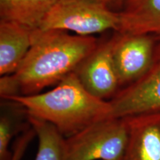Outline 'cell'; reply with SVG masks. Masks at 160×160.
<instances>
[{
  "label": "cell",
  "mask_w": 160,
  "mask_h": 160,
  "mask_svg": "<svg viewBox=\"0 0 160 160\" xmlns=\"http://www.w3.org/2000/svg\"><path fill=\"white\" fill-rule=\"evenodd\" d=\"M97 45L92 36L71 35L61 30H33L31 48L12 73L19 85L20 95L36 94L57 85L75 71Z\"/></svg>",
  "instance_id": "cell-1"
},
{
  "label": "cell",
  "mask_w": 160,
  "mask_h": 160,
  "mask_svg": "<svg viewBox=\"0 0 160 160\" xmlns=\"http://www.w3.org/2000/svg\"><path fill=\"white\" fill-rule=\"evenodd\" d=\"M4 100L19 104L26 115L51 124L67 137L108 118L111 110L110 102L89 93L74 71L45 93L17 95Z\"/></svg>",
  "instance_id": "cell-2"
},
{
  "label": "cell",
  "mask_w": 160,
  "mask_h": 160,
  "mask_svg": "<svg viewBox=\"0 0 160 160\" xmlns=\"http://www.w3.org/2000/svg\"><path fill=\"white\" fill-rule=\"evenodd\" d=\"M128 140L127 119L106 118L65 138L66 160H122Z\"/></svg>",
  "instance_id": "cell-3"
},
{
  "label": "cell",
  "mask_w": 160,
  "mask_h": 160,
  "mask_svg": "<svg viewBox=\"0 0 160 160\" xmlns=\"http://www.w3.org/2000/svg\"><path fill=\"white\" fill-rule=\"evenodd\" d=\"M119 13L97 0H58L39 29L72 31L91 36L108 30L118 31Z\"/></svg>",
  "instance_id": "cell-4"
},
{
  "label": "cell",
  "mask_w": 160,
  "mask_h": 160,
  "mask_svg": "<svg viewBox=\"0 0 160 160\" xmlns=\"http://www.w3.org/2000/svg\"><path fill=\"white\" fill-rule=\"evenodd\" d=\"M109 102L111 110L108 118L160 112V41L148 71L134 82L120 89Z\"/></svg>",
  "instance_id": "cell-5"
},
{
  "label": "cell",
  "mask_w": 160,
  "mask_h": 160,
  "mask_svg": "<svg viewBox=\"0 0 160 160\" xmlns=\"http://www.w3.org/2000/svg\"><path fill=\"white\" fill-rule=\"evenodd\" d=\"M157 40L142 33H119L114 37L112 55L121 87L134 82L148 71L154 59Z\"/></svg>",
  "instance_id": "cell-6"
},
{
  "label": "cell",
  "mask_w": 160,
  "mask_h": 160,
  "mask_svg": "<svg viewBox=\"0 0 160 160\" xmlns=\"http://www.w3.org/2000/svg\"><path fill=\"white\" fill-rule=\"evenodd\" d=\"M114 37L98 45L75 70L78 79L89 93L99 99H111L121 88L113 62Z\"/></svg>",
  "instance_id": "cell-7"
},
{
  "label": "cell",
  "mask_w": 160,
  "mask_h": 160,
  "mask_svg": "<svg viewBox=\"0 0 160 160\" xmlns=\"http://www.w3.org/2000/svg\"><path fill=\"white\" fill-rule=\"evenodd\" d=\"M125 118L128 140L122 160H160V112Z\"/></svg>",
  "instance_id": "cell-8"
},
{
  "label": "cell",
  "mask_w": 160,
  "mask_h": 160,
  "mask_svg": "<svg viewBox=\"0 0 160 160\" xmlns=\"http://www.w3.org/2000/svg\"><path fill=\"white\" fill-rule=\"evenodd\" d=\"M119 33L151 35L160 41V0H124Z\"/></svg>",
  "instance_id": "cell-9"
},
{
  "label": "cell",
  "mask_w": 160,
  "mask_h": 160,
  "mask_svg": "<svg viewBox=\"0 0 160 160\" xmlns=\"http://www.w3.org/2000/svg\"><path fill=\"white\" fill-rule=\"evenodd\" d=\"M33 30L14 22H0V74L15 73L32 44Z\"/></svg>",
  "instance_id": "cell-10"
},
{
  "label": "cell",
  "mask_w": 160,
  "mask_h": 160,
  "mask_svg": "<svg viewBox=\"0 0 160 160\" xmlns=\"http://www.w3.org/2000/svg\"><path fill=\"white\" fill-rule=\"evenodd\" d=\"M58 0H0V17L32 30L39 29Z\"/></svg>",
  "instance_id": "cell-11"
},
{
  "label": "cell",
  "mask_w": 160,
  "mask_h": 160,
  "mask_svg": "<svg viewBox=\"0 0 160 160\" xmlns=\"http://www.w3.org/2000/svg\"><path fill=\"white\" fill-rule=\"evenodd\" d=\"M26 116L38 138V148L34 160H66L65 137L51 124Z\"/></svg>",
  "instance_id": "cell-12"
},
{
  "label": "cell",
  "mask_w": 160,
  "mask_h": 160,
  "mask_svg": "<svg viewBox=\"0 0 160 160\" xmlns=\"http://www.w3.org/2000/svg\"><path fill=\"white\" fill-rule=\"evenodd\" d=\"M14 121L9 113H2L0 118V160L11 159L9 145L14 133Z\"/></svg>",
  "instance_id": "cell-13"
},
{
  "label": "cell",
  "mask_w": 160,
  "mask_h": 160,
  "mask_svg": "<svg viewBox=\"0 0 160 160\" xmlns=\"http://www.w3.org/2000/svg\"><path fill=\"white\" fill-rule=\"evenodd\" d=\"M0 95L3 99L20 95V88L13 74L2 76L0 79Z\"/></svg>",
  "instance_id": "cell-14"
},
{
  "label": "cell",
  "mask_w": 160,
  "mask_h": 160,
  "mask_svg": "<svg viewBox=\"0 0 160 160\" xmlns=\"http://www.w3.org/2000/svg\"><path fill=\"white\" fill-rule=\"evenodd\" d=\"M34 137V133L31 130H27L19 137L12 149V155L10 160H21L28 146Z\"/></svg>",
  "instance_id": "cell-15"
},
{
  "label": "cell",
  "mask_w": 160,
  "mask_h": 160,
  "mask_svg": "<svg viewBox=\"0 0 160 160\" xmlns=\"http://www.w3.org/2000/svg\"><path fill=\"white\" fill-rule=\"evenodd\" d=\"M100 2L105 4V5L109 6L111 5H116V4H122L124 0H97Z\"/></svg>",
  "instance_id": "cell-16"
}]
</instances>
